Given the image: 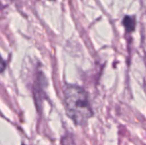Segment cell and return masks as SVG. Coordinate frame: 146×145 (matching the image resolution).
<instances>
[{"mask_svg": "<svg viewBox=\"0 0 146 145\" xmlns=\"http://www.w3.org/2000/svg\"><path fill=\"white\" fill-rule=\"evenodd\" d=\"M65 109L68 116L79 126L92 116V110L86 91L77 85H68L64 91Z\"/></svg>", "mask_w": 146, "mask_h": 145, "instance_id": "1", "label": "cell"}, {"mask_svg": "<svg viewBox=\"0 0 146 145\" xmlns=\"http://www.w3.org/2000/svg\"><path fill=\"white\" fill-rule=\"evenodd\" d=\"M123 25L127 30V32H131L135 29L136 26V21H135V17L133 16H125L123 19Z\"/></svg>", "mask_w": 146, "mask_h": 145, "instance_id": "2", "label": "cell"}, {"mask_svg": "<svg viewBox=\"0 0 146 145\" xmlns=\"http://www.w3.org/2000/svg\"><path fill=\"white\" fill-rule=\"evenodd\" d=\"M6 68V62L2 58L1 55H0V73H2Z\"/></svg>", "mask_w": 146, "mask_h": 145, "instance_id": "3", "label": "cell"}]
</instances>
